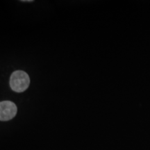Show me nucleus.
<instances>
[{"label":"nucleus","mask_w":150,"mask_h":150,"mask_svg":"<svg viewBox=\"0 0 150 150\" xmlns=\"http://www.w3.org/2000/svg\"><path fill=\"white\" fill-rule=\"evenodd\" d=\"M9 83L13 91L16 93H22L29 88L30 78L24 71L17 70L11 74Z\"/></svg>","instance_id":"f257e3e1"},{"label":"nucleus","mask_w":150,"mask_h":150,"mask_svg":"<svg viewBox=\"0 0 150 150\" xmlns=\"http://www.w3.org/2000/svg\"><path fill=\"white\" fill-rule=\"evenodd\" d=\"M18 108L15 103L10 101L0 102V121H8L16 115Z\"/></svg>","instance_id":"f03ea898"}]
</instances>
